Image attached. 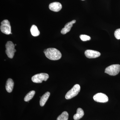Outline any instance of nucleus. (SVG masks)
<instances>
[{"label": "nucleus", "mask_w": 120, "mask_h": 120, "mask_svg": "<svg viewBox=\"0 0 120 120\" xmlns=\"http://www.w3.org/2000/svg\"><path fill=\"white\" fill-rule=\"evenodd\" d=\"M44 52L46 57L49 60H60L62 56L60 51L55 48H49L45 49Z\"/></svg>", "instance_id": "f257e3e1"}, {"label": "nucleus", "mask_w": 120, "mask_h": 120, "mask_svg": "<svg viewBox=\"0 0 120 120\" xmlns=\"http://www.w3.org/2000/svg\"><path fill=\"white\" fill-rule=\"evenodd\" d=\"M120 71V65L113 64L106 68L105 69V72L110 75L115 76L118 75Z\"/></svg>", "instance_id": "f03ea898"}, {"label": "nucleus", "mask_w": 120, "mask_h": 120, "mask_svg": "<svg viewBox=\"0 0 120 120\" xmlns=\"http://www.w3.org/2000/svg\"><path fill=\"white\" fill-rule=\"evenodd\" d=\"M80 90V85L78 84H75L67 92L65 96V98L67 99H71L75 97L79 93Z\"/></svg>", "instance_id": "7ed1b4c3"}, {"label": "nucleus", "mask_w": 120, "mask_h": 120, "mask_svg": "<svg viewBox=\"0 0 120 120\" xmlns=\"http://www.w3.org/2000/svg\"><path fill=\"white\" fill-rule=\"evenodd\" d=\"M6 54L9 58H12L15 55V52H16V50L15 49V45L13 42L11 41H8L7 42L6 45Z\"/></svg>", "instance_id": "20e7f679"}, {"label": "nucleus", "mask_w": 120, "mask_h": 120, "mask_svg": "<svg viewBox=\"0 0 120 120\" xmlns=\"http://www.w3.org/2000/svg\"><path fill=\"white\" fill-rule=\"evenodd\" d=\"M49 75L47 73H39L32 76L31 80L34 82L41 83L43 81H46L49 79Z\"/></svg>", "instance_id": "39448f33"}, {"label": "nucleus", "mask_w": 120, "mask_h": 120, "mask_svg": "<svg viewBox=\"0 0 120 120\" xmlns=\"http://www.w3.org/2000/svg\"><path fill=\"white\" fill-rule=\"evenodd\" d=\"M1 31L5 34H10L11 33V26L10 22L8 20H4L1 22Z\"/></svg>", "instance_id": "423d86ee"}, {"label": "nucleus", "mask_w": 120, "mask_h": 120, "mask_svg": "<svg viewBox=\"0 0 120 120\" xmlns=\"http://www.w3.org/2000/svg\"><path fill=\"white\" fill-rule=\"evenodd\" d=\"M94 100L98 102L105 103L109 101V98L106 95L102 93H98L95 95L93 97Z\"/></svg>", "instance_id": "0eeeda50"}, {"label": "nucleus", "mask_w": 120, "mask_h": 120, "mask_svg": "<svg viewBox=\"0 0 120 120\" xmlns=\"http://www.w3.org/2000/svg\"><path fill=\"white\" fill-rule=\"evenodd\" d=\"M84 53L86 56L89 58H97L101 55L99 52L92 50H87L85 51Z\"/></svg>", "instance_id": "6e6552de"}, {"label": "nucleus", "mask_w": 120, "mask_h": 120, "mask_svg": "<svg viewBox=\"0 0 120 120\" xmlns=\"http://www.w3.org/2000/svg\"><path fill=\"white\" fill-rule=\"evenodd\" d=\"M49 8L51 11L54 12H58L61 10L62 6L60 2H54L49 5Z\"/></svg>", "instance_id": "1a4fd4ad"}, {"label": "nucleus", "mask_w": 120, "mask_h": 120, "mask_svg": "<svg viewBox=\"0 0 120 120\" xmlns=\"http://www.w3.org/2000/svg\"><path fill=\"white\" fill-rule=\"evenodd\" d=\"M76 22L75 20H72L71 22H69L65 24L64 27L62 28L61 32L63 34H65L69 32L71 30V28L73 26V25Z\"/></svg>", "instance_id": "9d476101"}, {"label": "nucleus", "mask_w": 120, "mask_h": 120, "mask_svg": "<svg viewBox=\"0 0 120 120\" xmlns=\"http://www.w3.org/2000/svg\"><path fill=\"white\" fill-rule=\"evenodd\" d=\"M14 83L13 80L11 79H8L6 82V90L9 93H11L12 91L14 86Z\"/></svg>", "instance_id": "9b49d317"}, {"label": "nucleus", "mask_w": 120, "mask_h": 120, "mask_svg": "<svg viewBox=\"0 0 120 120\" xmlns=\"http://www.w3.org/2000/svg\"><path fill=\"white\" fill-rule=\"evenodd\" d=\"M50 95V93L49 92H46L45 94L41 97L40 101V105L41 106H43L45 105L48 98Z\"/></svg>", "instance_id": "f8f14e48"}, {"label": "nucleus", "mask_w": 120, "mask_h": 120, "mask_svg": "<svg viewBox=\"0 0 120 120\" xmlns=\"http://www.w3.org/2000/svg\"><path fill=\"white\" fill-rule=\"evenodd\" d=\"M84 115V112L82 109L78 108L76 114L73 116V119L75 120H79L83 117Z\"/></svg>", "instance_id": "ddd939ff"}, {"label": "nucleus", "mask_w": 120, "mask_h": 120, "mask_svg": "<svg viewBox=\"0 0 120 120\" xmlns=\"http://www.w3.org/2000/svg\"><path fill=\"white\" fill-rule=\"evenodd\" d=\"M30 32L32 36L38 37L40 34V32L37 26L35 25H32L30 28Z\"/></svg>", "instance_id": "4468645a"}, {"label": "nucleus", "mask_w": 120, "mask_h": 120, "mask_svg": "<svg viewBox=\"0 0 120 120\" xmlns=\"http://www.w3.org/2000/svg\"><path fill=\"white\" fill-rule=\"evenodd\" d=\"M35 93V91L34 90L28 92V94L26 95L24 98V101L26 102H28V101L31 100L34 96Z\"/></svg>", "instance_id": "2eb2a0df"}, {"label": "nucleus", "mask_w": 120, "mask_h": 120, "mask_svg": "<svg viewBox=\"0 0 120 120\" xmlns=\"http://www.w3.org/2000/svg\"><path fill=\"white\" fill-rule=\"evenodd\" d=\"M68 114L67 112H64L58 117L57 120H68Z\"/></svg>", "instance_id": "dca6fc26"}, {"label": "nucleus", "mask_w": 120, "mask_h": 120, "mask_svg": "<svg viewBox=\"0 0 120 120\" xmlns=\"http://www.w3.org/2000/svg\"><path fill=\"white\" fill-rule=\"evenodd\" d=\"M80 38L81 40L82 41H90L91 39L90 37V36L86 35H81L80 36Z\"/></svg>", "instance_id": "f3484780"}, {"label": "nucleus", "mask_w": 120, "mask_h": 120, "mask_svg": "<svg viewBox=\"0 0 120 120\" xmlns=\"http://www.w3.org/2000/svg\"><path fill=\"white\" fill-rule=\"evenodd\" d=\"M114 36L117 39H120V28L117 29L114 33Z\"/></svg>", "instance_id": "a211bd4d"}, {"label": "nucleus", "mask_w": 120, "mask_h": 120, "mask_svg": "<svg viewBox=\"0 0 120 120\" xmlns=\"http://www.w3.org/2000/svg\"></svg>", "instance_id": "6ab92c4d"}]
</instances>
